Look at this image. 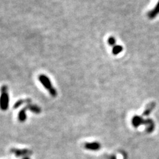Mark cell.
I'll list each match as a JSON object with an SVG mask.
<instances>
[{
  "label": "cell",
  "mask_w": 159,
  "mask_h": 159,
  "mask_svg": "<svg viewBox=\"0 0 159 159\" xmlns=\"http://www.w3.org/2000/svg\"><path fill=\"white\" fill-rule=\"evenodd\" d=\"M11 152L13 153L16 156H23L29 155L31 154L32 152L30 150L28 149H17V148H13L11 150Z\"/></svg>",
  "instance_id": "4"
},
{
  "label": "cell",
  "mask_w": 159,
  "mask_h": 159,
  "mask_svg": "<svg viewBox=\"0 0 159 159\" xmlns=\"http://www.w3.org/2000/svg\"><path fill=\"white\" fill-rule=\"evenodd\" d=\"M108 43L110 46H113L115 45V39L113 37H110L109 39H108Z\"/></svg>",
  "instance_id": "13"
},
{
  "label": "cell",
  "mask_w": 159,
  "mask_h": 159,
  "mask_svg": "<svg viewBox=\"0 0 159 159\" xmlns=\"http://www.w3.org/2000/svg\"><path fill=\"white\" fill-rule=\"evenodd\" d=\"M9 106V95L7 94V87L3 86L1 87V108L2 110H7Z\"/></svg>",
  "instance_id": "2"
},
{
  "label": "cell",
  "mask_w": 159,
  "mask_h": 159,
  "mask_svg": "<svg viewBox=\"0 0 159 159\" xmlns=\"http://www.w3.org/2000/svg\"><path fill=\"white\" fill-rule=\"evenodd\" d=\"M31 102V99H19L18 100L17 102L15 103L13 105L14 109H17V108L19 107L20 106L22 105L24 103H27V104H29Z\"/></svg>",
  "instance_id": "10"
},
{
  "label": "cell",
  "mask_w": 159,
  "mask_h": 159,
  "mask_svg": "<svg viewBox=\"0 0 159 159\" xmlns=\"http://www.w3.org/2000/svg\"><path fill=\"white\" fill-rule=\"evenodd\" d=\"M123 48L122 46L121 45H115L113 46V49H112V52L114 55H117L122 51Z\"/></svg>",
  "instance_id": "12"
},
{
  "label": "cell",
  "mask_w": 159,
  "mask_h": 159,
  "mask_svg": "<svg viewBox=\"0 0 159 159\" xmlns=\"http://www.w3.org/2000/svg\"><path fill=\"white\" fill-rule=\"evenodd\" d=\"M27 110V108L26 107V106L24 108H23L21 110L19 113V120L21 122H24L27 119V115H26V111Z\"/></svg>",
  "instance_id": "9"
},
{
  "label": "cell",
  "mask_w": 159,
  "mask_h": 159,
  "mask_svg": "<svg viewBox=\"0 0 159 159\" xmlns=\"http://www.w3.org/2000/svg\"><path fill=\"white\" fill-rule=\"evenodd\" d=\"M84 147L87 150L95 151L100 149L101 145L98 142H92V143H86L84 145Z\"/></svg>",
  "instance_id": "3"
},
{
  "label": "cell",
  "mask_w": 159,
  "mask_h": 159,
  "mask_svg": "<svg viewBox=\"0 0 159 159\" xmlns=\"http://www.w3.org/2000/svg\"><path fill=\"white\" fill-rule=\"evenodd\" d=\"M145 125L147 126V131L148 133H151L152 131L154 129V123L153 122V121L152 119H146L145 121Z\"/></svg>",
  "instance_id": "8"
},
{
  "label": "cell",
  "mask_w": 159,
  "mask_h": 159,
  "mask_svg": "<svg viewBox=\"0 0 159 159\" xmlns=\"http://www.w3.org/2000/svg\"><path fill=\"white\" fill-rule=\"evenodd\" d=\"M23 159H30V158L28 157V156H25V157L23 158Z\"/></svg>",
  "instance_id": "14"
},
{
  "label": "cell",
  "mask_w": 159,
  "mask_h": 159,
  "mask_svg": "<svg viewBox=\"0 0 159 159\" xmlns=\"http://www.w3.org/2000/svg\"><path fill=\"white\" fill-rule=\"evenodd\" d=\"M26 107L27 108V109H29V111H31V112H33L34 113L36 114H39L41 112V109L40 108L39 106L34 105V104H29L26 105Z\"/></svg>",
  "instance_id": "7"
},
{
  "label": "cell",
  "mask_w": 159,
  "mask_h": 159,
  "mask_svg": "<svg viewBox=\"0 0 159 159\" xmlns=\"http://www.w3.org/2000/svg\"><path fill=\"white\" fill-rule=\"evenodd\" d=\"M154 107H155V103L151 102L148 104L146 109H145V111L143 112V115L144 116H148V115H150V113H151L152 110L154 109Z\"/></svg>",
  "instance_id": "11"
},
{
  "label": "cell",
  "mask_w": 159,
  "mask_h": 159,
  "mask_svg": "<svg viewBox=\"0 0 159 159\" xmlns=\"http://www.w3.org/2000/svg\"><path fill=\"white\" fill-rule=\"evenodd\" d=\"M158 14H159V0L156 3L155 7L148 13V17L150 19H152L155 18Z\"/></svg>",
  "instance_id": "6"
},
{
  "label": "cell",
  "mask_w": 159,
  "mask_h": 159,
  "mask_svg": "<svg viewBox=\"0 0 159 159\" xmlns=\"http://www.w3.org/2000/svg\"><path fill=\"white\" fill-rule=\"evenodd\" d=\"M39 80L41 82V83L42 84L44 88L48 91V92L50 93V94L52 95V97H56L57 95L56 90H55L54 87H52L51 82H50L49 78L45 75L41 74L39 76Z\"/></svg>",
  "instance_id": "1"
},
{
  "label": "cell",
  "mask_w": 159,
  "mask_h": 159,
  "mask_svg": "<svg viewBox=\"0 0 159 159\" xmlns=\"http://www.w3.org/2000/svg\"><path fill=\"white\" fill-rule=\"evenodd\" d=\"M145 119L142 117L141 116H138V115H135L131 119V123L132 125L135 127H138L141 126V125H145Z\"/></svg>",
  "instance_id": "5"
}]
</instances>
